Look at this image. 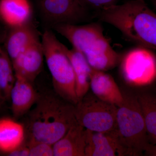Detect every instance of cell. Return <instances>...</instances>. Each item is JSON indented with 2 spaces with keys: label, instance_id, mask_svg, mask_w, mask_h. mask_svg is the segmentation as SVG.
<instances>
[{
  "label": "cell",
  "instance_id": "cell-8",
  "mask_svg": "<svg viewBox=\"0 0 156 156\" xmlns=\"http://www.w3.org/2000/svg\"><path fill=\"white\" fill-rule=\"evenodd\" d=\"M121 71L126 83L140 86L151 83L156 76V59L147 48L130 50L121 59Z\"/></svg>",
  "mask_w": 156,
  "mask_h": 156
},
{
  "label": "cell",
  "instance_id": "cell-25",
  "mask_svg": "<svg viewBox=\"0 0 156 156\" xmlns=\"http://www.w3.org/2000/svg\"><path fill=\"white\" fill-rule=\"evenodd\" d=\"M152 3L153 5H154V7L156 9V0H151Z\"/></svg>",
  "mask_w": 156,
  "mask_h": 156
},
{
  "label": "cell",
  "instance_id": "cell-13",
  "mask_svg": "<svg viewBox=\"0 0 156 156\" xmlns=\"http://www.w3.org/2000/svg\"><path fill=\"white\" fill-rule=\"evenodd\" d=\"M87 129L76 122L53 145L54 156H85Z\"/></svg>",
  "mask_w": 156,
  "mask_h": 156
},
{
  "label": "cell",
  "instance_id": "cell-11",
  "mask_svg": "<svg viewBox=\"0 0 156 156\" xmlns=\"http://www.w3.org/2000/svg\"><path fill=\"white\" fill-rule=\"evenodd\" d=\"M90 87L92 93L101 100L117 107L122 104L124 96L114 79L105 71L91 69Z\"/></svg>",
  "mask_w": 156,
  "mask_h": 156
},
{
  "label": "cell",
  "instance_id": "cell-2",
  "mask_svg": "<svg viewBox=\"0 0 156 156\" xmlns=\"http://www.w3.org/2000/svg\"><path fill=\"white\" fill-rule=\"evenodd\" d=\"M51 29L67 40L73 48L83 55L92 68L106 71L121 62L122 57L105 36L100 22L58 24Z\"/></svg>",
  "mask_w": 156,
  "mask_h": 156
},
{
  "label": "cell",
  "instance_id": "cell-4",
  "mask_svg": "<svg viewBox=\"0 0 156 156\" xmlns=\"http://www.w3.org/2000/svg\"><path fill=\"white\" fill-rule=\"evenodd\" d=\"M124 101L118 107L117 128L123 156H140L149 144L144 118L136 94L122 92Z\"/></svg>",
  "mask_w": 156,
  "mask_h": 156
},
{
  "label": "cell",
  "instance_id": "cell-12",
  "mask_svg": "<svg viewBox=\"0 0 156 156\" xmlns=\"http://www.w3.org/2000/svg\"><path fill=\"white\" fill-rule=\"evenodd\" d=\"M9 29L4 48L12 61L40 39L30 22Z\"/></svg>",
  "mask_w": 156,
  "mask_h": 156
},
{
  "label": "cell",
  "instance_id": "cell-22",
  "mask_svg": "<svg viewBox=\"0 0 156 156\" xmlns=\"http://www.w3.org/2000/svg\"><path fill=\"white\" fill-rule=\"evenodd\" d=\"M29 149L26 143H23V144L7 154L10 156H29Z\"/></svg>",
  "mask_w": 156,
  "mask_h": 156
},
{
  "label": "cell",
  "instance_id": "cell-15",
  "mask_svg": "<svg viewBox=\"0 0 156 156\" xmlns=\"http://www.w3.org/2000/svg\"><path fill=\"white\" fill-rule=\"evenodd\" d=\"M32 12L29 0H0V19L9 28L30 23Z\"/></svg>",
  "mask_w": 156,
  "mask_h": 156
},
{
  "label": "cell",
  "instance_id": "cell-5",
  "mask_svg": "<svg viewBox=\"0 0 156 156\" xmlns=\"http://www.w3.org/2000/svg\"><path fill=\"white\" fill-rule=\"evenodd\" d=\"M41 42L54 89L61 98L75 105L79 100L76 92L75 76L67 56V47L59 41L50 28L45 29Z\"/></svg>",
  "mask_w": 156,
  "mask_h": 156
},
{
  "label": "cell",
  "instance_id": "cell-16",
  "mask_svg": "<svg viewBox=\"0 0 156 156\" xmlns=\"http://www.w3.org/2000/svg\"><path fill=\"white\" fill-rule=\"evenodd\" d=\"M25 138L22 124L9 118L0 119V151L9 154L23 144Z\"/></svg>",
  "mask_w": 156,
  "mask_h": 156
},
{
  "label": "cell",
  "instance_id": "cell-14",
  "mask_svg": "<svg viewBox=\"0 0 156 156\" xmlns=\"http://www.w3.org/2000/svg\"><path fill=\"white\" fill-rule=\"evenodd\" d=\"M16 80L10 94L11 109L15 118L22 116L36 103L39 95L32 83L24 78L15 75Z\"/></svg>",
  "mask_w": 156,
  "mask_h": 156
},
{
  "label": "cell",
  "instance_id": "cell-19",
  "mask_svg": "<svg viewBox=\"0 0 156 156\" xmlns=\"http://www.w3.org/2000/svg\"><path fill=\"white\" fill-rule=\"evenodd\" d=\"M15 80L12 61L4 47L0 44V93L5 101L10 99Z\"/></svg>",
  "mask_w": 156,
  "mask_h": 156
},
{
  "label": "cell",
  "instance_id": "cell-18",
  "mask_svg": "<svg viewBox=\"0 0 156 156\" xmlns=\"http://www.w3.org/2000/svg\"><path fill=\"white\" fill-rule=\"evenodd\" d=\"M143 115L150 143L156 144V92L136 94Z\"/></svg>",
  "mask_w": 156,
  "mask_h": 156
},
{
  "label": "cell",
  "instance_id": "cell-3",
  "mask_svg": "<svg viewBox=\"0 0 156 156\" xmlns=\"http://www.w3.org/2000/svg\"><path fill=\"white\" fill-rule=\"evenodd\" d=\"M51 95H39L29 120V138L53 145L76 122L75 105Z\"/></svg>",
  "mask_w": 156,
  "mask_h": 156
},
{
  "label": "cell",
  "instance_id": "cell-1",
  "mask_svg": "<svg viewBox=\"0 0 156 156\" xmlns=\"http://www.w3.org/2000/svg\"><path fill=\"white\" fill-rule=\"evenodd\" d=\"M100 22L108 23L129 41L156 50V14L144 0H128L95 12Z\"/></svg>",
  "mask_w": 156,
  "mask_h": 156
},
{
  "label": "cell",
  "instance_id": "cell-21",
  "mask_svg": "<svg viewBox=\"0 0 156 156\" xmlns=\"http://www.w3.org/2000/svg\"><path fill=\"white\" fill-rule=\"evenodd\" d=\"M84 5L89 9L95 12L105 8L117 5L121 0H80Z\"/></svg>",
  "mask_w": 156,
  "mask_h": 156
},
{
  "label": "cell",
  "instance_id": "cell-20",
  "mask_svg": "<svg viewBox=\"0 0 156 156\" xmlns=\"http://www.w3.org/2000/svg\"><path fill=\"white\" fill-rule=\"evenodd\" d=\"M29 156H53V145L30 138L26 143Z\"/></svg>",
  "mask_w": 156,
  "mask_h": 156
},
{
  "label": "cell",
  "instance_id": "cell-23",
  "mask_svg": "<svg viewBox=\"0 0 156 156\" xmlns=\"http://www.w3.org/2000/svg\"><path fill=\"white\" fill-rule=\"evenodd\" d=\"M145 155L156 156V144H149L144 151Z\"/></svg>",
  "mask_w": 156,
  "mask_h": 156
},
{
  "label": "cell",
  "instance_id": "cell-24",
  "mask_svg": "<svg viewBox=\"0 0 156 156\" xmlns=\"http://www.w3.org/2000/svg\"><path fill=\"white\" fill-rule=\"evenodd\" d=\"M4 101H5L3 99L2 95H1V93H0V110H1V108H2L3 102H4Z\"/></svg>",
  "mask_w": 156,
  "mask_h": 156
},
{
  "label": "cell",
  "instance_id": "cell-9",
  "mask_svg": "<svg viewBox=\"0 0 156 156\" xmlns=\"http://www.w3.org/2000/svg\"><path fill=\"white\" fill-rule=\"evenodd\" d=\"M44 58L41 42L39 40L12 60L15 75L32 83L41 71Z\"/></svg>",
  "mask_w": 156,
  "mask_h": 156
},
{
  "label": "cell",
  "instance_id": "cell-10",
  "mask_svg": "<svg viewBox=\"0 0 156 156\" xmlns=\"http://www.w3.org/2000/svg\"><path fill=\"white\" fill-rule=\"evenodd\" d=\"M85 156H122L116 129L97 132L87 129Z\"/></svg>",
  "mask_w": 156,
  "mask_h": 156
},
{
  "label": "cell",
  "instance_id": "cell-6",
  "mask_svg": "<svg viewBox=\"0 0 156 156\" xmlns=\"http://www.w3.org/2000/svg\"><path fill=\"white\" fill-rule=\"evenodd\" d=\"M118 107L87 93L75 105L77 122L87 130L97 132L116 129Z\"/></svg>",
  "mask_w": 156,
  "mask_h": 156
},
{
  "label": "cell",
  "instance_id": "cell-17",
  "mask_svg": "<svg viewBox=\"0 0 156 156\" xmlns=\"http://www.w3.org/2000/svg\"><path fill=\"white\" fill-rule=\"evenodd\" d=\"M66 52L74 73L76 92L79 101L88 93L90 88L92 67L83 55L77 50L67 48Z\"/></svg>",
  "mask_w": 156,
  "mask_h": 156
},
{
  "label": "cell",
  "instance_id": "cell-7",
  "mask_svg": "<svg viewBox=\"0 0 156 156\" xmlns=\"http://www.w3.org/2000/svg\"><path fill=\"white\" fill-rule=\"evenodd\" d=\"M37 2L40 16L47 28L58 24H80L92 17L80 0H37Z\"/></svg>",
  "mask_w": 156,
  "mask_h": 156
}]
</instances>
